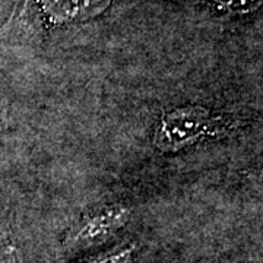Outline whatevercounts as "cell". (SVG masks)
I'll return each mask as SVG.
<instances>
[{
    "instance_id": "6",
    "label": "cell",
    "mask_w": 263,
    "mask_h": 263,
    "mask_svg": "<svg viewBox=\"0 0 263 263\" xmlns=\"http://www.w3.org/2000/svg\"><path fill=\"white\" fill-rule=\"evenodd\" d=\"M0 263H24L19 247L9 237L0 238Z\"/></svg>"
},
{
    "instance_id": "3",
    "label": "cell",
    "mask_w": 263,
    "mask_h": 263,
    "mask_svg": "<svg viewBox=\"0 0 263 263\" xmlns=\"http://www.w3.org/2000/svg\"><path fill=\"white\" fill-rule=\"evenodd\" d=\"M113 0H25L22 16H31L46 28L81 24L103 15Z\"/></svg>"
},
{
    "instance_id": "4",
    "label": "cell",
    "mask_w": 263,
    "mask_h": 263,
    "mask_svg": "<svg viewBox=\"0 0 263 263\" xmlns=\"http://www.w3.org/2000/svg\"><path fill=\"white\" fill-rule=\"evenodd\" d=\"M136 249L138 246L135 241H127L104 253L97 254L94 257L85 260L84 263H130L136 253Z\"/></svg>"
},
{
    "instance_id": "5",
    "label": "cell",
    "mask_w": 263,
    "mask_h": 263,
    "mask_svg": "<svg viewBox=\"0 0 263 263\" xmlns=\"http://www.w3.org/2000/svg\"><path fill=\"white\" fill-rule=\"evenodd\" d=\"M208 2L214 5L216 9L228 13H249L262 5V0H208Z\"/></svg>"
},
{
    "instance_id": "1",
    "label": "cell",
    "mask_w": 263,
    "mask_h": 263,
    "mask_svg": "<svg viewBox=\"0 0 263 263\" xmlns=\"http://www.w3.org/2000/svg\"><path fill=\"white\" fill-rule=\"evenodd\" d=\"M228 124L221 114L202 105H184L164 111L154 132V145L161 152H177L206 138L224 135Z\"/></svg>"
},
{
    "instance_id": "2",
    "label": "cell",
    "mask_w": 263,
    "mask_h": 263,
    "mask_svg": "<svg viewBox=\"0 0 263 263\" xmlns=\"http://www.w3.org/2000/svg\"><path fill=\"white\" fill-rule=\"evenodd\" d=\"M130 216L132 209L124 203H111L94 209L81 216L66 231L63 247L66 250H75L100 245L127 226Z\"/></svg>"
}]
</instances>
